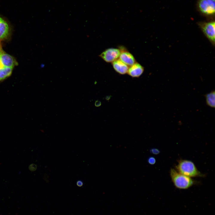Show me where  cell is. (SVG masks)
Wrapping results in <instances>:
<instances>
[{
  "instance_id": "obj_8",
  "label": "cell",
  "mask_w": 215,
  "mask_h": 215,
  "mask_svg": "<svg viewBox=\"0 0 215 215\" xmlns=\"http://www.w3.org/2000/svg\"><path fill=\"white\" fill-rule=\"evenodd\" d=\"M143 67L138 62H136L128 68L127 73L133 77H139L143 73Z\"/></svg>"
},
{
  "instance_id": "obj_5",
  "label": "cell",
  "mask_w": 215,
  "mask_h": 215,
  "mask_svg": "<svg viewBox=\"0 0 215 215\" xmlns=\"http://www.w3.org/2000/svg\"><path fill=\"white\" fill-rule=\"evenodd\" d=\"M201 28L205 36L214 44L215 40V24L214 21L205 22L200 24Z\"/></svg>"
},
{
  "instance_id": "obj_11",
  "label": "cell",
  "mask_w": 215,
  "mask_h": 215,
  "mask_svg": "<svg viewBox=\"0 0 215 215\" xmlns=\"http://www.w3.org/2000/svg\"><path fill=\"white\" fill-rule=\"evenodd\" d=\"M215 91L212 90L205 96L206 104L211 108H215Z\"/></svg>"
},
{
  "instance_id": "obj_4",
  "label": "cell",
  "mask_w": 215,
  "mask_h": 215,
  "mask_svg": "<svg viewBox=\"0 0 215 215\" xmlns=\"http://www.w3.org/2000/svg\"><path fill=\"white\" fill-rule=\"evenodd\" d=\"M198 7L203 13L212 15L215 13V0H199Z\"/></svg>"
},
{
  "instance_id": "obj_1",
  "label": "cell",
  "mask_w": 215,
  "mask_h": 215,
  "mask_svg": "<svg viewBox=\"0 0 215 215\" xmlns=\"http://www.w3.org/2000/svg\"><path fill=\"white\" fill-rule=\"evenodd\" d=\"M0 40V82L11 74L17 62L14 58L3 50Z\"/></svg>"
},
{
  "instance_id": "obj_12",
  "label": "cell",
  "mask_w": 215,
  "mask_h": 215,
  "mask_svg": "<svg viewBox=\"0 0 215 215\" xmlns=\"http://www.w3.org/2000/svg\"><path fill=\"white\" fill-rule=\"evenodd\" d=\"M148 163L150 165H153L156 162L155 158L153 156H150L149 157L148 159Z\"/></svg>"
},
{
  "instance_id": "obj_2",
  "label": "cell",
  "mask_w": 215,
  "mask_h": 215,
  "mask_svg": "<svg viewBox=\"0 0 215 215\" xmlns=\"http://www.w3.org/2000/svg\"><path fill=\"white\" fill-rule=\"evenodd\" d=\"M175 168L179 173L191 178L205 176V174L198 170L194 163L191 160L180 159L178 161V164Z\"/></svg>"
},
{
  "instance_id": "obj_14",
  "label": "cell",
  "mask_w": 215,
  "mask_h": 215,
  "mask_svg": "<svg viewBox=\"0 0 215 215\" xmlns=\"http://www.w3.org/2000/svg\"><path fill=\"white\" fill-rule=\"evenodd\" d=\"M37 166L34 164H32L29 166L30 170L31 171H34L36 170Z\"/></svg>"
},
{
  "instance_id": "obj_10",
  "label": "cell",
  "mask_w": 215,
  "mask_h": 215,
  "mask_svg": "<svg viewBox=\"0 0 215 215\" xmlns=\"http://www.w3.org/2000/svg\"><path fill=\"white\" fill-rule=\"evenodd\" d=\"M10 33V28L7 22L0 16V40L7 39Z\"/></svg>"
},
{
  "instance_id": "obj_15",
  "label": "cell",
  "mask_w": 215,
  "mask_h": 215,
  "mask_svg": "<svg viewBox=\"0 0 215 215\" xmlns=\"http://www.w3.org/2000/svg\"><path fill=\"white\" fill-rule=\"evenodd\" d=\"M76 185L79 187H81L83 185V182L81 180H78L76 182Z\"/></svg>"
},
{
  "instance_id": "obj_13",
  "label": "cell",
  "mask_w": 215,
  "mask_h": 215,
  "mask_svg": "<svg viewBox=\"0 0 215 215\" xmlns=\"http://www.w3.org/2000/svg\"><path fill=\"white\" fill-rule=\"evenodd\" d=\"M150 152L151 153L154 155L158 154L160 152V151L158 149L156 148L151 149L150 150Z\"/></svg>"
},
{
  "instance_id": "obj_9",
  "label": "cell",
  "mask_w": 215,
  "mask_h": 215,
  "mask_svg": "<svg viewBox=\"0 0 215 215\" xmlns=\"http://www.w3.org/2000/svg\"><path fill=\"white\" fill-rule=\"evenodd\" d=\"M114 70L120 74H125L127 73L128 69V66L122 62L119 59L112 62Z\"/></svg>"
},
{
  "instance_id": "obj_3",
  "label": "cell",
  "mask_w": 215,
  "mask_h": 215,
  "mask_svg": "<svg viewBox=\"0 0 215 215\" xmlns=\"http://www.w3.org/2000/svg\"><path fill=\"white\" fill-rule=\"evenodd\" d=\"M170 174L174 185L178 189H187L198 183V181L179 173L173 168L170 169Z\"/></svg>"
},
{
  "instance_id": "obj_7",
  "label": "cell",
  "mask_w": 215,
  "mask_h": 215,
  "mask_svg": "<svg viewBox=\"0 0 215 215\" xmlns=\"http://www.w3.org/2000/svg\"><path fill=\"white\" fill-rule=\"evenodd\" d=\"M120 53L119 59L128 66H131L136 62L133 56L130 52L121 49L120 50Z\"/></svg>"
},
{
  "instance_id": "obj_6",
  "label": "cell",
  "mask_w": 215,
  "mask_h": 215,
  "mask_svg": "<svg viewBox=\"0 0 215 215\" xmlns=\"http://www.w3.org/2000/svg\"><path fill=\"white\" fill-rule=\"evenodd\" d=\"M120 53L119 49L111 48L106 49L99 56L105 62H112L118 59Z\"/></svg>"
}]
</instances>
